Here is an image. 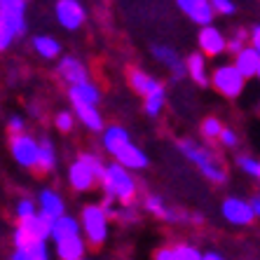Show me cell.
Instances as JSON below:
<instances>
[{"label":"cell","instance_id":"1","mask_svg":"<svg viewBox=\"0 0 260 260\" xmlns=\"http://www.w3.org/2000/svg\"><path fill=\"white\" fill-rule=\"evenodd\" d=\"M103 185V192L110 200L122 202V206H134V197H136V181H134L132 171L120 167L117 162L108 164L103 169V176L99 178Z\"/></svg>","mask_w":260,"mask_h":260},{"label":"cell","instance_id":"2","mask_svg":"<svg viewBox=\"0 0 260 260\" xmlns=\"http://www.w3.org/2000/svg\"><path fill=\"white\" fill-rule=\"evenodd\" d=\"M178 148H181V152L185 155V157L192 159V162L200 167V171L211 183H225V178H228V171H225V167L220 164V159H218L216 155L209 150V148H202L200 143L188 141V139H183L181 143H178Z\"/></svg>","mask_w":260,"mask_h":260},{"label":"cell","instance_id":"3","mask_svg":"<svg viewBox=\"0 0 260 260\" xmlns=\"http://www.w3.org/2000/svg\"><path fill=\"white\" fill-rule=\"evenodd\" d=\"M103 169H106V167L101 164V159H99L96 155L82 152V155L71 164V169H68V183H71L73 190L87 192V190L94 188L96 178L103 176Z\"/></svg>","mask_w":260,"mask_h":260},{"label":"cell","instance_id":"4","mask_svg":"<svg viewBox=\"0 0 260 260\" xmlns=\"http://www.w3.org/2000/svg\"><path fill=\"white\" fill-rule=\"evenodd\" d=\"M49 232H52V218L43 216V213H36L33 218H26V220L17 223L12 235L14 248H24L36 242H47Z\"/></svg>","mask_w":260,"mask_h":260},{"label":"cell","instance_id":"5","mask_svg":"<svg viewBox=\"0 0 260 260\" xmlns=\"http://www.w3.org/2000/svg\"><path fill=\"white\" fill-rule=\"evenodd\" d=\"M80 232H85L91 246H101L108 239V218L99 204H87L80 213Z\"/></svg>","mask_w":260,"mask_h":260},{"label":"cell","instance_id":"6","mask_svg":"<svg viewBox=\"0 0 260 260\" xmlns=\"http://www.w3.org/2000/svg\"><path fill=\"white\" fill-rule=\"evenodd\" d=\"M209 82L213 85V89L220 94V96H228V99H237L239 94L244 91V85L246 80L237 73V68L232 63H223L213 71V75L209 78Z\"/></svg>","mask_w":260,"mask_h":260},{"label":"cell","instance_id":"7","mask_svg":"<svg viewBox=\"0 0 260 260\" xmlns=\"http://www.w3.org/2000/svg\"><path fill=\"white\" fill-rule=\"evenodd\" d=\"M10 150H12V157L17 159L19 167L24 169H36L38 164V141L28 134H19L10 139Z\"/></svg>","mask_w":260,"mask_h":260},{"label":"cell","instance_id":"8","mask_svg":"<svg viewBox=\"0 0 260 260\" xmlns=\"http://www.w3.org/2000/svg\"><path fill=\"white\" fill-rule=\"evenodd\" d=\"M56 21L66 30H78L80 26L85 24V7L80 5L78 0H59L54 7Z\"/></svg>","mask_w":260,"mask_h":260},{"label":"cell","instance_id":"9","mask_svg":"<svg viewBox=\"0 0 260 260\" xmlns=\"http://www.w3.org/2000/svg\"><path fill=\"white\" fill-rule=\"evenodd\" d=\"M223 218L228 220L230 225H251L255 220V213L253 209H251V204H248L246 200H239V197H228V200L223 202Z\"/></svg>","mask_w":260,"mask_h":260},{"label":"cell","instance_id":"10","mask_svg":"<svg viewBox=\"0 0 260 260\" xmlns=\"http://www.w3.org/2000/svg\"><path fill=\"white\" fill-rule=\"evenodd\" d=\"M200 54L204 56H220L225 52V47H228V38L223 36V30L216 28V26H202L200 30Z\"/></svg>","mask_w":260,"mask_h":260},{"label":"cell","instance_id":"11","mask_svg":"<svg viewBox=\"0 0 260 260\" xmlns=\"http://www.w3.org/2000/svg\"><path fill=\"white\" fill-rule=\"evenodd\" d=\"M56 73L61 75V80H66L71 87L82 85V82H89V73H87V66L75 56H61L59 66H56Z\"/></svg>","mask_w":260,"mask_h":260},{"label":"cell","instance_id":"12","mask_svg":"<svg viewBox=\"0 0 260 260\" xmlns=\"http://www.w3.org/2000/svg\"><path fill=\"white\" fill-rule=\"evenodd\" d=\"M176 5L194 24L209 26L213 21V10L209 5V0H176Z\"/></svg>","mask_w":260,"mask_h":260},{"label":"cell","instance_id":"13","mask_svg":"<svg viewBox=\"0 0 260 260\" xmlns=\"http://www.w3.org/2000/svg\"><path fill=\"white\" fill-rule=\"evenodd\" d=\"M232 66L237 68V73H239L244 80L255 78V75H258V68H260V54L253 47H244L239 54H235V63H232Z\"/></svg>","mask_w":260,"mask_h":260},{"label":"cell","instance_id":"14","mask_svg":"<svg viewBox=\"0 0 260 260\" xmlns=\"http://www.w3.org/2000/svg\"><path fill=\"white\" fill-rule=\"evenodd\" d=\"M115 162L120 167H124L127 171H139V169H145L148 167V157L141 148H136L134 143H127L122 148L120 152L115 155Z\"/></svg>","mask_w":260,"mask_h":260},{"label":"cell","instance_id":"15","mask_svg":"<svg viewBox=\"0 0 260 260\" xmlns=\"http://www.w3.org/2000/svg\"><path fill=\"white\" fill-rule=\"evenodd\" d=\"M54 251L59 255V260H82L87 251V242L82 239V235L78 237H68V239H61V242H54Z\"/></svg>","mask_w":260,"mask_h":260},{"label":"cell","instance_id":"16","mask_svg":"<svg viewBox=\"0 0 260 260\" xmlns=\"http://www.w3.org/2000/svg\"><path fill=\"white\" fill-rule=\"evenodd\" d=\"M38 204H40V211L38 213H43V216L52 218V220H56L59 216H63V200H61V194L54 192V190H49L45 188L43 192L38 194Z\"/></svg>","mask_w":260,"mask_h":260},{"label":"cell","instance_id":"17","mask_svg":"<svg viewBox=\"0 0 260 260\" xmlns=\"http://www.w3.org/2000/svg\"><path fill=\"white\" fill-rule=\"evenodd\" d=\"M127 143H132L129 141V132L124 127H120V124H113V127H108V129H103V148L115 157L117 152L124 148Z\"/></svg>","mask_w":260,"mask_h":260},{"label":"cell","instance_id":"18","mask_svg":"<svg viewBox=\"0 0 260 260\" xmlns=\"http://www.w3.org/2000/svg\"><path fill=\"white\" fill-rule=\"evenodd\" d=\"M71 96V103H80V106H99L101 101V91L94 82H82V85H75L71 87L68 91Z\"/></svg>","mask_w":260,"mask_h":260},{"label":"cell","instance_id":"19","mask_svg":"<svg viewBox=\"0 0 260 260\" xmlns=\"http://www.w3.org/2000/svg\"><path fill=\"white\" fill-rule=\"evenodd\" d=\"M152 54H155V59H157L159 63H164V66L174 73V80H181L183 75H185V66H183V61L178 59V54H176L171 47L155 45V47H152Z\"/></svg>","mask_w":260,"mask_h":260},{"label":"cell","instance_id":"20","mask_svg":"<svg viewBox=\"0 0 260 260\" xmlns=\"http://www.w3.org/2000/svg\"><path fill=\"white\" fill-rule=\"evenodd\" d=\"M185 75H190V80H194L200 87H206L209 85V71H206V56L194 52L185 59Z\"/></svg>","mask_w":260,"mask_h":260},{"label":"cell","instance_id":"21","mask_svg":"<svg viewBox=\"0 0 260 260\" xmlns=\"http://www.w3.org/2000/svg\"><path fill=\"white\" fill-rule=\"evenodd\" d=\"M80 235V220L73 216H59L56 220H52V232L49 237L54 242H61V239H68V237H78Z\"/></svg>","mask_w":260,"mask_h":260},{"label":"cell","instance_id":"22","mask_svg":"<svg viewBox=\"0 0 260 260\" xmlns=\"http://www.w3.org/2000/svg\"><path fill=\"white\" fill-rule=\"evenodd\" d=\"M56 167V150H54V143L52 139H40L38 141V164L36 169L40 174H49V171H54Z\"/></svg>","mask_w":260,"mask_h":260},{"label":"cell","instance_id":"23","mask_svg":"<svg viewBox=\"0 0 260 260\" xmlns=\"http://www.w3.org/2000/svg\"><path fill=\"white\" fill-rule=\"evenodd\" d=\"M73 110L78 113L80 122H82L89 132H94V134L103 132V117L96 110V106H80V103H73Z\"/></svg>","mask_w":260,"mask_h":260},{"label":"cell","instance_id":"24","mask_svg":"<svg viewBox=\"0 0 260 260\" xmlns=\"http://www.w3.org/2000/svg\"><path fill=\"white\" fill-rule=\"evenodd\" d=\"M129 85L134 87V91H139L141 96H148V94H152L155 89H159V82L152 75H148L145 71H132L129 73Z\"/></svg>","mask_w":260,"mask_h":260},{"label":"cell","instance_id":"25","mask_svg":"<svg viewBox=\"0 0 260 260\" xmlns=\"http://www.w3.org/2000/svg\"><path fill=\"white\" fill-rule=\"evenodd\" d=\"M12 260H49L47 242H36L24 248H14Z\"/></svg>","mask_w":260,"mask_h":260},{"label":"cell","instance_id":"26","mask_svg":"<svg viewBox=\"0 0 260 260\" xmlns=\"http://www.w3.org/2000/svg\"><path fill=\"white\" fill-rule=\"evenodd\" d=\"M33 49L43 59H56L61 54V43L54 40L52 36H36L33 38Z\"/></svg>","mask_w":260,"mask_h":260},{"label":"cell","instance_id":"27","mask_svg":"<svg viewBox=\"0 0 260 260\" xmlns=\"http://www.w3.org/2000/svg\"><path fill=\"white\" fill-rule=\"evenodd\" d=\"M164 103H167V94H164V87H159V89H155L152 94L145 96V113L150 117H157L162 113Z\"/></svg>","mask_w":260,"mask_h":260},{"label":"cell","instance_id":"28","mask_svg":"<svg viewBox=\"0 0 260 260\" xmlns=\"http://www.w3.org/2000/svg\"><path fill=\"white\" fill-rule=\"evenodd\" d=\"M145 211H150L152 216L162 218V220H167V213H169V206L162 202V197H157V194H148L145 197Z\"/></svg>","mask_w":260,"mask_h":260},{"label":"cell","instance_id":"29","mask_svg":"<svg viewBox=\"0 0 260 260\" xmlns=\"http://www.w3.org/2000/svg\"><path fill=\"white\" fill-rule=\"evenodd\" d=\"M38 213V206L33 200H28V197H24V200H19L17 204H14V216H17V223H21V220H26V218H33Z\"/></svg>","mask_w":260,"mask_h":260},{"label":"cell","instance_id":"30","mask_svg":"<svg viewBox=\"0 0 260 260\" xmlns=\"http://www.w3.org/2000/svg\"><path fill=\"white\" fill-rule=\"evenodd\" d=\"M220 132H223V122L218 120V117H206V120L202 122V134H204V139L216 141L218 136H220Z\"/></svg>","mask_w":260,"mask_h":260},{"label":"cell","instance_id":"31","mask_svg":"<svg viewBox=\"0 0 260 260\" xmlns=\"http://www.w3.org/2000/svg\"><path fill=\"white\" fill-rule=\"evenodd\" d=\"M246 40H248V33L244 28H239L235 33V38H230V40H228V52H232V54H239V52H242L244 47H246Z\"/></svg>","mask_w":260,"mask_h":260},{"label":"cell","instance_id":"32","mask_svg":"<svg viewBox=\"0 0 260 260\" xmlns=\"http://www.w3.org/2000/svg\"><path fill=\"white\" fill-rule=\"evenodd\" d=\"M54 124H56V129H59V132L68 134L73 127H75V117H73V113H68V110H61V113H56Z\"/></svg>","mask_w":260,"mask_h":260},{"label":"cell","instance_id":"33","mask_svg":"<svg viewBox=\"0 0 260 260\" xmlns=\"http://www.w3.org/2000/svg\"><path fill=\"white\" fill-rule=\"evenodd\" d=\"M209 5H211L213 14H223V17L235 14V3L232 0H209Z\"/></svg>","mask_w":260,"mask_h":260},{"label":"cell","instance_id":"34","mask_svg":"<svg viewBox=\"0 0 260 260\" xmlns=\"http://www.w3.org/2000/svg\"><path fill=\"white\" fill-rule=\"evenodd\" d=\"M237 164L242 167V171H246L248 176H258V169H260V162L253 157H248V155H239L237 157Z\"/></svg>","mask_w":260,"mask_h":260},{"label":"cell","instance_id":"35","mask_svg":"<svg viewBox=\"0 0 260 260\" xmlns=\"http://www.w3.org/2000/svg\"><path fill=\"white\" fill-rule=\"evenodd\" d=\"M176 253L181 260H202V251L194 246H188V244H181V246H174Z\"/></svg>","mask_w":260,"mask_h":260},{"label":"cell","instance_id":"36","mask_svg":"<svg viewBox=\"0 0 260 260\" xmlns=\"http://www.w3.org/2000/svg\"><path fill=\"white\" fill-rule=\"evenodd\" d=\"M218 141H220L225 148H237V145H239V136H237L235 129H230V127H223V132H220Z\"/></svg>","mask_w":260,"mask_h":260},{"label":"cell","instance_id":"37","mask_svg":"<svg viewBox=\"0 0 260 260\" xmlns=\"http://www.w3.org/2000/svg\"><path fill=\"white\" fill-rule=\"evenodd\" d=\"M115 220H122V223H136V211H134V206L115 209Z\"/></svg>","mask_w":260,"mask_h":260},{"label":"cell","instance_id":"38","mask_svg":"<svg viewBox=\"0 0 260 260\" xmlns=\"http://www.w3.org/2000/svg\"><path fill=\"white\" fill-rule=\"evenodd\" d=\"M14 36H12V30L7 28L3 21H0V54L5 52V49H10V45H12Z\"/></svg>","mask_w":260,"mask_h":260},{"label":"cell","instance_id":"39","mask_svg":"<svg viewBox=\"0 0 260 260\" xmlns=\"http://www.w3.org/2000/svg\"><path fill=\"white\" fill-rule=\"evenodd\" d=\"M155 260H181V258H178L174 246H164V248L155 251Z\"/></svg>","mask_w":260,"mask_h":260},{"label":"cell","instance_id":"40","mask_svg":"<svg viewBox=\"0 0 260 260\" xmlns=\"http://www.w3.org/2000/svg\"><path fill=\"white\" fill-rule=\"evenodd\" d=\"M7 132L12 134V136H19V134H24V120L21 117H10V122H7Z\"/></svg>","mask_w":260,"mask_h":260},{"label":"cell","instance_id":"41","mask_svg":"<svg viewBox=\"0 0 260 260\" xmlns=\"http://www.w3.org/2000/svg\"><path fill=\"white\" fill-rule=\"evenodd\" d=\"M248 38H251V47H253L255 52L260 54V24L253 26V30H251V36H248Z\"/></svg>","mask_w":260,"mask_h":260},{"label":"cell","instance_id":"42","mask_svg":"<svg viewBox=\"0 0 260 260\" xmlns=\"http://www.w3.org/2000/svg\"><path fill=\"white\" fill-rule=\"evenodd\" d=\"M202 260H225L220 253H216V251H209V253H202Z\"/></svg>","mask_w":260,"mask_h":260},{"label":"cell","instance_id":"43","mask_svg":"<svg viewBox=\"0 0 260 260\" xmlns=\"http://www.w3.org/2000/svg\"><path fill=\"white\" fill-rule=\"evenodd\" d=\"M248 204H251V209H253V213H255V216L260 218V194H258V197H253V200L248 202Z\"/></svg>","mask_w":260,"mask_h":260},{"label":"cell","instance_id":"44","mask_svg":"<svg viewBox=\"0 0 260 260\" xmlns=\"http://www.w3.org/2000/svg\"><path fill=\"white\" fill-rule=\"evenodd\" d=\"M188 220H192L194 225H202L204 223V216H202V213H192V216H188Z\"/></svg>","mask_w":260,"mask_h":260},{"label":"cell","instance_id":"45","mask_svg":"<svg viewBox=\"0 0 260 260\" xmlns=\"http://www.w3.org/2000/svg\"><path fill=\"white\" fill-rule=\"evenodd\" d=\"M255 78H258V80H260V68H258V75H255Z\"/></svg>","mask_w":260,"mask_h":260},{"label":"cell","instance_id":"46","mask_svg":"<svg viewBox=\"0 0 260 260\" xmlns=\"http://www.w3.org/2000/svg\"><path fill=\"white\" fill-rule=\"evenodd\" d=\"M255 178H258V181H260V169H258V176H255Z\"/></svg>","mask_w":260,"mask_h":260}]
</instances>
